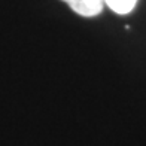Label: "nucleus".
<instances>
[{
  "instance_id": "f03ea898",
  "label": "nucleus",
  "mask_w": 146,
  "mask_h": 146,
  "mask_svg": "<svg viewBox=\"0 0 146 146\" xmlns=\"http://www.w3.org/2000/svg\"><path fill=\"white\" fill-rule=\"evenodd\" d=\"M108 8L118 15H128L137 6L139 0H103Z\"/></svg>"
},
{
  "instance_id": "f257e3e1",
  "label": "nucleus",
  "mask_w": 146,
  "mask_h": 146,
  "mask_svg": "<svg viewBox=\"0 0 146 146\" xmlns=\"http://www.w3.org/2000/svg\"><path fill=\"white\" fill-rule=\"evenodd\" d=\"M76 15L82 18H94L100 15L104 9L103 0H61Z\"/></svg>"
}]
</instances>
